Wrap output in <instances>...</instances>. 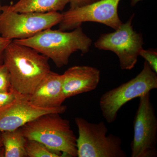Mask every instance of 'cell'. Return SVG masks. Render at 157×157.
<instances>
[{
  "label": "cell",
  "mask_w": 157,
  "mask_h": 157,
  "mask_svg": "<svg viewBox=\"0 0 157 157\" xmlns=\"http://www.w3.org/2000/svg\"><path fill=\"white\" fill-rule=\"evenodd\" d=\"M47 57L30 47L11 41L3 54V63L9 70L11 87L29 95L51 71Z\"/></svg>",
  "instance_id": "cell-1"
},
{
  "label": "cell",
  "mask_w": 157,
  "mask_h": 157,
  "mask_svg": "<svg viewBox=\"0 0 157 157\" xmlns=\"http://www.w3.org/2000/svg\"><path fill=\"white\" fill-rule=\"evenodd\" d=\"M12 41L30 47L51 59L58 68L67 65L70 56L76 52L87 53L92 43L81 26L70 32L48 29L28 39Z\"/></svg>",
  "instance_id": "cell-2"
},
{
  "label": "cell",
  "mask_w": 157,
  "mask_h": 157,
  "mask_svg": "<svg viewBox=\"0 0 157 157\" xmlns=\"http://www.w3.org/2000/svg\"><path fill=\"white\" fill-rule=\"evenodd\" d=\"M60 114H43L20 128L27 139L39 141L66 157H77L76 135L70 122Z\"/></svg>",
  "instance_id": "cell-3"
},
{
  "label": "cell",
  "mask_w": 157,
  "mask_h": 157,
  "mask_svg": "<svg viewBox=\"0 0 157 157\" xmlns=\"http://www.w3.org/2000/svg\"><path fill=\"white\" fill-rule=\"evenodd\" d=\"M75 121L78 133L77 157L127 156L121 137L112 134L107 135L108 130L104 121L92 123L80 117H76Z\"/></svg>",
  "instance_id": "cell-4"
},
{
  "label": "cell",
  "mask_w": 157,
  "mask_h": 157,
  "mask_svg": "<svg viewBox=\"0 0 157 157\" xmlns=\"http://www.w3.org/2000/svg\"><path fill=\"white\" fill-rule=\"evenodd\" d=\"M156 89L157 73L145 61L143 69L135 77L102 95L99 101L102 115L108 123H112L125 104Z\"/></svg>",
  "instance_id": "cell-5"
},
{
  "label": "cell",
  "mask_w": 157,
  "mask_h": 157,
  "mask_svg": "<svg viewBox=\"0 0 157 157\" xmlns=\"http://www.w3.org/2000/svg\"><path fill=\"white\" fill-rule=\"evenodd\" d=\"M63 15L59 12L18 13L9 6H2L0 16V34L6 39H28L59 24Z\"/></svg>",
  "instance_id": "cell-6"
},
{
  "label": "cell",
  "mask_w": 157,
  "mask_h": 157,
  "mask_svg": "<svg viewBox=\"0 0 157 157\" xmlns=\"http://www.w3.org/2000/svg\"><path fill=\"white\" fill-rule=\"evenodd\" d=\"M132 15L112 33L102 34L94 43L100 50L110 51L117 56L122 70H131L137 63L144 44L142 34L133 29Z\"/></svg>",
  "instance_id": "cell-7"
},
{
  "label": "cell",
  "mask_w": 157,
  "mask_h": 157,
  "mask_svg": "<svg viewBox=\"0 0 157 157\" xmlns=\"http://www.w3.org/2000/svg\"><path fill=\"white\" fill-rule=\"evenodd\" d=\"M133 122L134 136L131 143L132 157L157 156V118L150 93L139 98Z\"/></svg>",
  "instance_id": "cell-8"
},
{
  "label": "cell",
  "mask_w": 157,
  "mask_h": 157,
  "mask_svg": "<svg viewBox=\"0 0 157 157\" xmlns=\"http://www.w3.org/2000/svg\"><path fill=\"white\" fill-rule=\"evenodd\" d=\"M121 0H98L94 2L69 9L62 13L59 29L67 31L86 22H98L117 29L122 24L119 17L118 8Z\"/></svg>",
  "instance_id": "cell-9"
},
{
  "label": "cell",
  "mask_w": 157,
  "mask_h": 157,
  "mask_svg": "<svg viewBox=\"0 0 157 157\" xmlns=\"http://www.w3.org/2000/svg\"><path fill=\"white\" fill-rule=\"evenodd\" d=\"M67 109L64 105L54 108L36 107L29 102L28 95L21 94L14 103L0 111V132L19 128L43 114H63Z\"/></svg>",
  "instance_id": "cell-10"
},
{
  "label": "cell",
  "mask_w": 157,
  "mask_h": 157,
  "mask_svg": "<svg viewBox=\"0 0 157 157\" xmlns=\"http://www.w3.org/2000/svg\"><path fill=\"white\" fill-rule=\"evenodd\" d=\"M101 71L97 68L76 66L63 74V90L66 99L95 90L100 82Z\"/></svg>",
  "instance_id": "cell-11"
},
{
  "label": "cell",
  "mask_w": 157,
  "mask_h": 157,
  "mask_svg": "<svg viewBox=\"0 0 157 157\" xmlns=\"http://www.w3.org/2000/svg\"><path fill=\"white\" fill-rule=\"evenodd\" d=\"M28 98L31 104L36 107H60L66 100L63 90V75L51 71Z\"/></svg>",
  "instance_id": "cell-12"
},
{
  "label": "cell",
  "mask_w": 157,
  "mask_h": 157,
  "mask_svg": "<svg viewBox=\"0 0 157 157\" xmlns=\"http://www.w3.org/2000/svg\"><path fill=\"white\" fill-rule=\"evenodd\" d=\"M68 3L69 0H19L9 6L18 13H47L63 11Z\"/></svg>",
  "instance_id": "cell-13"
},
{
  "label": "cell",
  "mask_w": 157,
  "mask_h": 157,
  "mask_svg": "<svg viewBox=\"0 0 157 157\" xmlns=\"http://www.w3.org/2000/svg\"><path fill=\"white\" fill-rule=\"evenodd\" d=\"M1 132L5 157H27L25 150L26 138L20 128Z\"/></svg>",
  "instance_id": "cell-14"
},
{
  "label": "cell",
  "mask_w": 157,
  "mask_h": 157,
  "mask_svg": "<svg viewBox=\"0 0 157 157\" xmlns=\"http://www.w3.org/2000/svg\"><path fill=\"white\" fill-rule=\"evenodd\" d=\"M25 150L29 157H61L64 155L62 153L50 149L39 141L29 139H26Z\"/></svg>",
  "instance_id": "cell-15"
},
{
  "label": "cell",
  "mask_w": 157,
  "mask_h": 157,
  "mask_svg": "<svg viewBox=\"0 0 157 157\" xmlns=\"http://www.w3.org/2000/svg\"><path fill=\"white\" fill-rule=\"evenodd\" d=\"M12 89L10 73L6 65L0 63V92H7Z\"/></svg>",
  "instance_id": "cell-16"
},
{
  "label": "cell",
  "mask_w": 157,
  "mask_h": 157,
  "mask_svg": "<svg viewBox=\"0 0 157 157\" xmlns=\"http://www.w3.org/2000/svg\"><path fill=\"white\" fill-rule=\"evenodd\" d=\"M21 95L13 89L7 92H0V111L14 103Z\"/></svg>",
  "instance_id": "cell-17"
},
{
  "label": "cell",
  "mask_w": 157,
  "mask_h": 157,
  "mask_svg": "<svg viewBox=\"0 0 157 157\" xmlns=\"http://www.w3.org/2000/svg\"><path fill=\"white\" fill-rule=\"evenodd\" d=\"M139 56L145 59L152 70L157 73V52L155 49H142Z\"/></svg>",
  "instance_id": "cell-18"
},
{
  "label": "cell",
  "mask_w": 157,
  "mask_h": 157,
  "mask_svg": "<svg viewBox=\"0 0 157 157\" xmlns=\"http://www.w3.org/2000/svg\"><path fill=\"white\" fill-rule=\"evenodd\" d=\"M98 0H69L70 9H73L77 7L88 5Z\"/></svg>",
  "instance_id": "cell-19"
},
{
  "label": "cell",
  "mask_w": 157,
  "mask_h": 157,
  "mask_svg": "<svg viewBox=\"0 0 157 157\" xmlns=\"http://www.w3.org/2000/svg\"><path fill=\"white\" fill-rule=\"evenodd\" d=\"M12 40L0 36V61L3 59V54L5 49Z\"/></svg>",
  "instance_id": "cell-20"
},
{
  "label": "cell",
  "mask_w": 157,
  "mask_h": 157,
  "mask_svg": "<svg viewBox=\"0 0 157 157\" xmlns=\"http://www.w3.org/2000/svg\"><path fill=\"white\" fill-rule=\"evenodd\" d=\"M142 0H131V5L132 6H136L137 4Z\"/></svg>",
  "instance_id": "cell-21"
},
{
  "label": "cell",
  "mask_w": 157,
  "mask_h": 157,
  "mask_svg": "<svg viewBox=\"0 0 157 157\" xmlns=\"http://www.w3.org/2000/svg\"><path fill=\"white\" fill-rule=\"evenodd\" d=\"M3 147V144L2 142V134L1 132H0V150Z\"/></svg>",
  "instance_id": "cell-22"
},
{
  "label": "cell",
  "mask_w": 157,
  "mask_h": 157,
  "mask_svg": "<svg viewBox=\"0 0 157 157\" xmlns=\"http://www.w3.org/2000/svg\"><path fill=\"white\" fill-rule=\"evenodd\" d=\"M2 7L1 5V0H0V16H1V12H2Z\"/></svg>",
  "instance_id": "cell-23"
}]
</instances>
